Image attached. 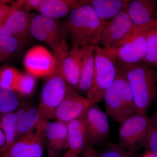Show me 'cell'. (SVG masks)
I'll list each match as a JSON object with an SVG mask.
<instances>
[{"label": "cell", "mask_w": 157, "mask_h": 157, "mask_svg": "<svg viewBox=\"0 0 157 157\" xmlns=\"http://www.w3.org/2000/svg\"><path fill=\"white\" fill-rule=\"evenodd\" d=\"M71 39L70 49L98 45L105 24L91 6L81 5L63 22Z\"/></svg>", "instance_id": "1"}, {"label": "cell", "mask_w": 157, "mask_h": 157, "mask_svg": "<svg viewBox=\"0 0 157 157\" xmlns=\"http://www.w3.org/2000/svg\"><path fill=\"white\" fill-rule=\"evenodd\" d=\"M117 60L131 86L137 113L147 114L157 101V70L141 62L129 64Z\"/></svg>", "instance_id": "2"}, {"label": "cell", "mask_w": 157, "mask_h": 157, "mask_svg": "<svg viewBox=\"0 0 157 157\" xmlns=\"http://www.w3.org/2000/svg\"><path fill=\"white\" fill-rule=\"evenodd\" d=\"M69 48L67 42L62 43L54 51L55 66L52 73L48 76L42 89L38 106L41 121H48L54 117L56 110L73 88L65 80L62 74L61 61L65 51Z\"/></svg>", "instance_id": "3"}, {"label": "cell", "mask_w": 157, "mask_h": 157, "mask_svg": "<svg viewBox=\"0 0 157 157\" xmlns=\"http://www.w3.org/2000/svg\"><path fill=\"white\" fill-rule=\"evenodd\" d=\"M117 65L115 79L106 90L103 100L107 115L120 123L137 111L131 86L117 59Z\"/></svg>", "instance_id": "4"}, {"label": "cell", "mask_w": 157, "mask_h": 157, "mask_svg": "<svg viewBox=\"0 0 157 157\" xmlns=\"http://www.w3.org/2000/svg\"><path fill=\"white\" fill-rule=\"evenodd\" d=\"M95 64L94 80L86 97L92 104H97L104 99L105 93L114 81L117 71L116 59L98 45L95 46Z\"/></svg>", "instance_id": "5"}, {"label": "cell", "mask_w": 157, "mask_h": 157, "mask_svg": "<svg viewBox=\"0 0 157 157\" xmlns=\"http://www.w3.org/2000/svg\"><path fill=\"white\" fill-rule=\"evenodd\" d=\"M151 118L137 113L120 123L119 144L127 150L135 152L144 147Z\"/></svg>", "instance_id": "6"}, {"label": "cell", "mask_w": 157, "mask_h": 157, "mask_svg": "<svg viewBox=\"0 0 157 157\" xmlns=\"http://www.w3.org/2000/svg\"><path fill=\"white\" fill-rule=\"evenodd\" d=\"M136 30L127 10H122L105 24L98 45L105 49L116 48L131 39Z\"/></svg>", "instance_id": "7"}, {"label": "cell", "mask_w": 157, "mask_h": 157, "mask_svg": "<svg viewBox=\"0 0 157 157\" xmlns=\"http://www.w3.org/2000/svg\"><path fill=\"white\" fill-rule=\"evenodd\" d=\"M30 32L32 36L48 44L53 51L69 37L63 23L40 14L32 17Z\"/></svg>", "instance_id": "8"}, {"label": "cell", "mask_w": 157, "mask_h": 157, "mask_svg": "<svg viewBox=\"0 0 157 157\" xmlns=\"http://www.w3.org/2000/svg\"><path fill=\"white\" fill-rule=\"evenodd\" d=\"M42 121L35 128L17 139L0 157H42L45 145L44 127Z\"/></svg>", "instance_id": "9"}, {"label": "cell", "mask_w": 157, "mask_h": 157, "mask_svg": "<svg viewBox=\"0 0 157 157\" xmlns=\"http://www.w3.org/2000/svg\"><path fill=\"white\" fill-rule=\"evenodd\" d=\"M87 146H100L108 140L109 125L108 116L97 104L91 105L86 113Z\"/></svg>", "instance_id": "10"}, {"label": "cell", "mask_w": 157, "mask_h": 157, "mask_svg": "<svg viewBox=\"0 0 157 157\" xmlns=\"http://www.w3.org/2000/svg\"><path fill=\"white\" fill-rule=\"evenodd\" d=\"M148 30L137 32L128 41L116 48L105 49L120 61L129 64L140 63L146 53Z\"/></svg>", "instance_id": "11"}, {"label": "cell", "mask_w": 157, "mask_h": 157, "mask_svg": "<svg viewBox=\"0 0 157 157\" xmlns=\"http://www.w3.org/2000/svg\"><path fill=\"white\" fill-rule=\"evenodd\" d=\"M24 61L28 73L35 77H48L55 66L53 54L41 45L30 48L26 54Z\"/></svg>", "instance_id": "12"}, {"label": "cell", "mask_w": 157, "mask_h": 157, "mask_svg": "<svg viewBox=\"0 0 157 157\" xmlns=\"http://www.w3.org/2000/svg\"><path fill=\"white\" fill-rule=\"evenodd\" d=\"M127 12L137 30L157 25V0H133Z\"/></svg>", "instance_id": "13"}, {"label": "cell", "mask_w": 157, "mask_h": 157, "mask_svg": "<svg viewBox=\"0 0 157 157\" xmlns=\"http://www.w3.org/2000/svg\"><path fill=\"white\" fill-rule=\"evenodd\" d=\"M92 105L86 98L71 89L55 113L56 120L68 123L84 115Z\"/></svg>", "instance_id": "14"}, {"label": "cell", "mask_w": 157, "mask_h": 157, "mask_svg": "<svg viewBox=\"0 0 157 157\" xmlns=\"http://www.w3.org/2000/svg\"><path fill=\"white\" fill-rule=\"evenodd\" d=\"M44 134L48 156L58 157L62 151L68 149L67 124L57 121L45 122Z\"/></svg>", "instance_id": "15"}, {"label": "cell", "mask_w": 157, "mask_h": 157, "mask_svg": "<svg viewBox=\"0 0 157 157\" xmlns=\"http://www.w3.org/2000/svg\"><path fill=\"white\" fill-rule=\"evenodd\" d=\"M33 17L28 11L19 8L14 10L3 24L22 46L29 42L31 36V24Z\"/></svg>", "instance_id": "16"}, {"label": "cell", "mask_w": 157, "mask_h": 157, "mask_svg": "<svg viewBox=\"0 0 157 157\" xmlns=\"http://www.w3.org/2000/svg\"><path fill=\"white\" fill-rule=\"evenodd\" d=\"M82 48L76 49H67L61 61V67L63 76L68 85L77 90L80 77L82 59Z\"/></svg>", "instance_id": "17"}, {"label": "cell", "mask_w": 157, "mask_h": 157, "mask_svg": "<svg viewBox=\"0 0 157 157\" xmlns=\"http://www.w3.org/2000/svg\"><path fill=\"white\" fill-rule=\"evenodd\" d=\"M130 2L129 0H81V5L91 6L105 24L121 11L127 10Z\"/></svg>", "instance_id": "18"}, {"label": "cell", "mask_w": 157, "mask_h": 157, "mask_svg": "<svg viewBox=\"0 0 157 157\" xmlns=\"http://www.w3.org/2000/svg\"><path fill=\"white\" fill-rule=\"evenodd\" d=\"M15 114L17 120L16 140L38 126L42 121L38 107L30 103L21 104Z\"/></svg>", "instance_id": "19"}, {"label": "cell", "mask_w": 157, "mask_h": 157, "mask_svg": "<svg viewBox=\"0 0 157 157\" xmlns=\"http://www.w3.org/2000/svg\"><path fill=\"white\" fill-rule=\"evenodd\" d=\"M95 46H85L82 49L81 71L77 86L78 92L87 95L91 87L95 73Z\"/></svg>", "instance_id": "20"}, {"label": "cell", "mask_w": 157, "mask_h": 157, "mask_svg": "<svg viewBox=\"0 0 157 157\" xmlns=\"http://www.w3.org/2000/svg\"><path fill=\"white\" fill-rule=\"evenodd\" d=\"M86 113L67 123L68 149L79 155L87 147Z\"/></svg>", "instance_id": "21"}, {"label": "cell", "mask_w": 157, "mask_h": 157, "mask_svg": "<svg viewBox=\"0 0 157 157\" xmlns=\"http://www.w3.org/2000/svg\"><path fill=\"white\" fill-rule=\"evenodd\" d=\"M78 0H44L38 11L40 14L56 19L69 14L78 6Z\"/></svg>", "instance_id": "22"}, {"label": "cell", "mask_w": 157, "mask_h": 157, "mask_svg": "<svg viewBox=\"0 0 157 157\" xmlns=\"http://www.w3.org/2000/svg\"><path fill=\"white\" fill-rule=\"evenodd\" d=\"M22 46L3 25H0V63L10 60L17 56Z\"/></svg>", "instance_id": "23"}, {"label": "cell", "mask_w": 157, "mask_h": 157, "mask_svg": "<svg viewBox=\"0 0 157 157\" xmlns=\"http://www.w3.org/2000/svg\"><path fill=\"white\" fill-rule=\"evenodd\" d=\"M0 128L6 137V143L0 148V153L10 148L17 138V120L15 112L0 115Z\"/></svg>", "instance_id": "24"}, {"label": "cell", "mask_w": 157, "mask_h": 157, "mask_svg": "<svg viewBox=\"0 0 157 157\" xmlns=\"http://www.w3.org/2000/svg\"><path fill=\"white\" fill-rule=\"evenodd\" d=\"M20 104L15 92L0 83V115L14 112Z\"/></svg>", "instance_id": "25"}, {"label": "cell", "mask_w": 157, "mask_h": 157, "mask_svg": "<svg viewBox=\"0 0 157 157\" xmlns=\"http://www.w3.org/2000/svg\"><path fill=\"white\" fill-rule=\"evenodd\" d=\"M146 42V53L141 62L157 70V25L147 32Z\"/></svg>", "instance_id": "26"}, {"label": "cell", "mask_w": 157, "mask_h": 157, "mask_svg": "<svg viewBox=\"0 0 157 157\" xmlns=\"http://www.w3.org/2000/svg\"><path fill=\"white\" fill-rule=\"evenodd\" d=\"M100 146H103V150L98 153V157H134L135 152L127 150L120 145L111 142L106 141Z\"/></svg>", "instance_id": "27"}, {"label": "cell", "mask_w": 157, "mask_h": 157, "mask_svg": "<svg viewBox=\"0 0 157 157\" xmlns=\"http://www.w3.org/2000/svg\"><path fill=\"white\" fill-rule=\"evenodd\" d=\"M35 76L29 73H21L14 90L22 96H28L33 92L36 85Z\"/></svg>", "instance_id": "28"}, {"label": "cell", "mask_w": 157, "mask_h": 157, "mask_svg": "<svg viewBox=\"0 0 157 157\" xmlns=\"http://www.w3.org/2000/svg\"><path fill=\"white\" fill-rule=\"evenodd\" d=\"M150 124L144 147L157 157V111L151 117Z\"/></svg>", "instance_id": "29"}, {"label": "cell", "mask_w": 157, "mask_h": 157, "mask_svg": "<svg viewBox=\"0 0 157 157\" xmlns=\"http://www.w3.org/2000/svg\"><path fill=\"white\" fill-rule=\"evenodd\" d=\"M21 73L15 68L10 67L2 68L0 69V83L14 90Z\"/></svg>", "instance_id": "30"}, {"label": "cell", "mask_w": 157, "mask_h": 157, "mask_svg": "<svg viewBox=\"0 0 157 157\" xmlns=\"http://www.w3.org/2000/svg\"><path fill=\"white\" fill-rule=\"evenodd\" d=\"M23 0L13 2L10 5H0V25L5 22L10 14L14 10L22 7Z\"/></svg>", "instance_id": "31"}, {"label": "cell", "mask_w": 157, "mask_h": 157, "mask_svg": "<svg viewBox=\"0 0 157 157\" xmlns=\"http://www.w3.org/2000/svg\"><path fill=\"white\" fill-rule=\"evenodd\" d=\"M43 1L44 0H23L21 8L28 11L32 9L38 11Z\"/></svg>", "instance_id": "32"}, {"label": "cell", "mask_w": 157, "mask_h": 157, "mask_svg": "<svg viewBox=\"0 0 157 157\" xmlns=\"http://www.w3.org/2000/svg\"><path fill=\"white\" fill-rule=\"evenodd\" d=\"M80 157H98V153L92 146H88L80 154Z\"/></svg>", "instance_id": "33"}, {"label": "cell", "mask_w": 157, "mask_h": 157, "mask_svg": "<svg viewBox=\"0 0 157 157\" xmlns=\"http://www.w3.org/2000/svg\"><path fill=\"white\" fill-rule=\"evenodd\" d=\"M79 154L72 150L68 149L63 157H79Z\"/></svg>", "instance_id": "34"}, {"label": "cell", "mask_w": 157, "mask_h": 157, "mask_svg": "<svg viewBox=\"0 0 157 157\" xmlns=\"http://www.w3.org/2000/svg\"><path fill=\"white\" fill-rule=\"evenodd\" d=\"M6 143V137L2 129L0 128V148L2 147Z\"/></svg>", "instance_id": "35"}, {"label": "cell", "mask_w": 157, "mask_h": 157, "mask_svg": "<svg viewBox=\"0 0 157 157\" xmlns=\"http://www.w3.org/2000/svg\"><path fill=\"white\" fill-rule=\"evenodd\" d=\"M141 157H157L151 152L147 151Z\"/></svg>", "instance_id": "36"}, {"label": "cell", "mask_w": 157, "mask_h": 157, "mask_svg": "<svg viewBox=\"0 0 157 157\" xmlns=\"http://www.w3.org/2000/svg\"><path fill=\"white\" fill-rule=\"evenodd\" d=\"M12 2L10 0H0V5H10L13 2Z\"/></svg>", "instance_id": "37"}, {"label": "cell", "mask_w": 157, "mask_h": 157, "mask_svg": "<svg viewBox=\"0 0 157 157\" xmlns=\"http://www.w3.org/2000/svg\"><path fill=\"white\" fill-rule=\"evenodd\" d=\"M46 157H54L50 156H48H48Z\"/></svg>", "instance_id": "38"}]
</instances>
